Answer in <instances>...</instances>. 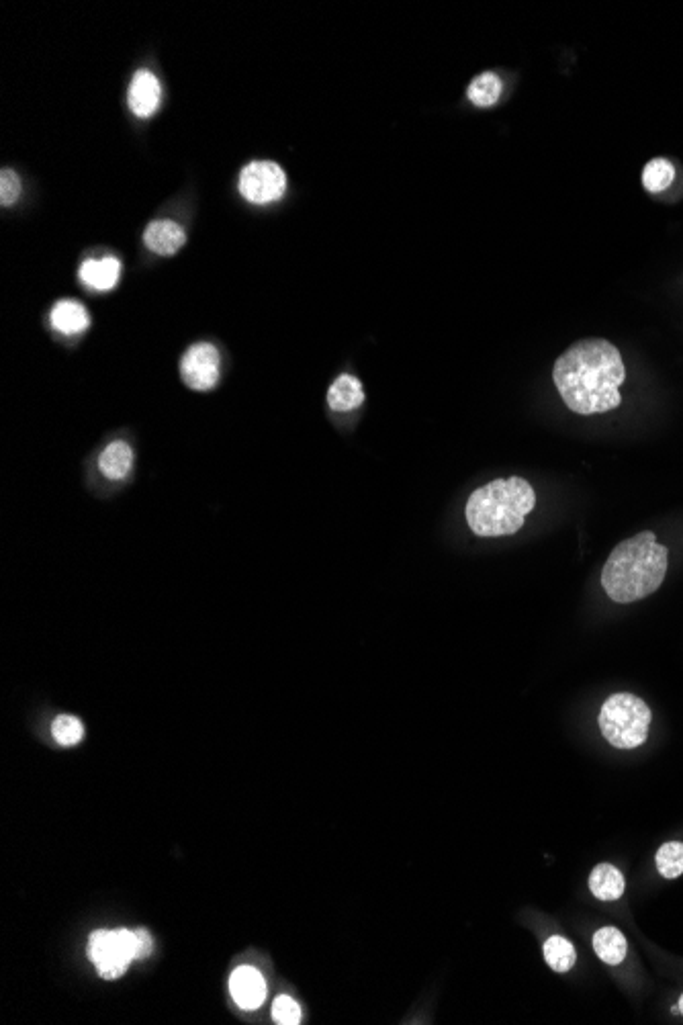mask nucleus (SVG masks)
<instances>
[{"label": "nucleus", "mask_w": 683, "mask_h": 1025, "mask_svg": "<svg viewBox=\"0 0 683 1025\" xmlns=\"http://www.w3.org/2000/svg\"><path fill=\"white\" fill-rule=\"evenodd\" d=\"M230 991H232L234 1001L246 1011L258 1009L266 997L264 978L252 966H242V968L234 970V974L230 978Z\"/></svg>", "instance_id": "obj_9"}, {"label": "nucleus", "mask_w": 683, "mask_h": 1025, "mask_svg": "<svg viewBox=\"0 0 683 1025\" xmlns=\"http://www.w3.org/2000/svg\"><path fill=\"white\" fill-rule=\"evenodd\" d=\"M272 1017L283 1025H297L301 1021V1007L289 995H281L272 1007Z\"/></svg>", "instance_id": "obj_22"}, {"label": "nucleus", "mask_w": 683, "mask_h": 1025, "mask_svg": "<svg viewBox=\"0 0 683 1025\" xmlns=\"http://www.w3.org/2000/svg\"><path fill=\"white\" fill-rule=\"evenodd\" d=\"M80 281L93 291H111L121 277V262L115 256L90 258L80 266Z\"/></svg>", "instance_id": "obj_11"}, {"label": "nucleus", "mask_w": 683, "mask_h": 1025, "mask_svg": "<svg viewBox=\"0 0 683 1025\" xmlns=\"http://www.w3.org/2000/svg\"><path fill=\"white\" fill-rule=\"evenodd\" d=\"M594 950L598 958L610 966H618L626 958V940L616 927H602L594 935Z\"/></svg>", "instance_id": "obj_16"}, {"label": "nucleus", "mask_w": 683, "mask_h": 1025, "mask_svg": "<svg viewBox=\"0 0 683 1025\" xmlns=\"http://www.w3.org/2000/svg\"><path fill=\"white\" fill-rule=\"evenodd\" d=\"M19 195H21L19 176L11 168H3V172H0V203H3V207H9V205L17 203Z\"/></svg>", "instance_id": "obj_23"}, {"label": "nucleus", "mask_w": 683, "mask_h": 1025, "mask_svg": "<svg viewBox=\"0 0 683 1025\" xmlns=\"http://www.w3.org/2000/svg\"><path fill=\"white\" fill-rule=\"evenodd\" d=\"M657 870L663 878H677L683 874V843L681 841H667L663 843L657 856Z\"/></svg>", "instance_id": "obj_20"}, {"label": "nucleus", "mask_w": 683, "mask_h": 1025, "mask_svg": "<svg viewBox=\"0 0 683 1025\" xmlns=\"http://www.w3.org/2000/svg\"><path fill=\"white\" fill-rule=\"evenodd\" d=\"M129 109L135 117L148 119L152 117L162 103V86L160 80L150 70H138L129 84L127 95Z\"/></svg>", "instance_id": "obj_8"}, {"label": "nucleus", "mask_w": 683, "mask_h": 1025, "mask_svg": "<svg viewBox=\"0 0 683 1025\" xmlns=\"http://www.w3.org/2000/svg\"><path fill=\"white\" fill-rule=\"evenodd\" d=\"M651 708L639 696L612 694L600 710V729L606 741L618 749H634L647 741L651 729Z\"/></svg>", "instance_id": "obj_4"}, {"label": "nucleus", "mask_w": 683, "mask_h": 1025, "mask_svg": "<svg viewBox=\"0 0 683 1025\" xmlns=\"http://www.w3.org/2000/svg\"><path fill=\"white\" fill-rule=\"evenodd\" d=\"M679 1011L683 1013V995H681V999H679Z\"/></svg>", "instance_id": "obj_25"}, {"label": "nucleus", "mask_w": 683, "mask_h": 1025, "mask_svg": "<svg viewBox=\"0 0 683 1025\" xmlns=\"http://www.w3.org/2000/svg\"><path fill=\"white\" fill-rule=\"evenodd\" d=\"M589 890L600 901H618L624 895V876L612 864H600L591 870Z\"/></svg>", "instance_id": "obj_12"}, {"label": "nucleus", "mask_w": 683, "mask_h": 1025, "mask_svg": "<svg viewBox=\"0 0 683 1025\" xmlns=\"http://www.w3.org/2000/svg\"><path fill=\"white\" fill-rule=\"evenodd\" d=\"M221 359L219 352L209 342L193 344L180 361V375L191 389L209 391L219 381Z\"/></svg>", "instance_id": "obj_7"}, {"label": "nucleus", "mask_w": 683, "mask_h": 1025, "mask_svg": "<svg viewBox=\"0 0 683 1025\" xmlns=\"http://www.w3.org/2000/svg\"><path fill=\"white\" fill-rule=\"evenodd\" d=\"M624 379L622 354L604 338H583L571 344L553 367V381L563 404L581 416L618 408L622 404L620 385Z\"/></svg>", "instance_id": "obj_1"}, {"label": "nucleus", "mask_w": 683, "mask_h": 1025, "mask_svg": "<svg viewBox=\"0 0 683 1025\" xmlns=\"http://www.w3.org/2000/svg\"><path fill=\"white\" fill-rule=\"evenodd\" d=\"M502 91H504V84H502V78H499L497 74L493 72H483L479 74L467 88V97L473 105L477 107H491L499 101V97H502Z\"/></svg>", "instance_id": "obj_17"}, {"label": "nucleus", "mask_w": 683, "mask_h": 1025, "mask_svg": "<svg viewBox=\"0 0 683 1025\" xmlns=\"http://www.w3.org/2000/svg\"><path fill=\"white\" fill-rule=\"evenodd\" d=\"M675 181V168L667 158H653L643 170V187L649 193H663Z\"/></svg>", "instance_id": "obj_19"}, {"label": "nucleus", "mask_w": 683, "mask_h": 1025, "mask_svg": "<svg viewBox=\"0 0 683 1025\" xmlns=\"http://www.w3.org/2000/svg\"><path fill=\"white\" fill-rule=\"evenodd\" d=\"M138 946H140V960L150 956V952H152V935L146 929H138Z\"/></svg>", "instance_id": "obj_24"}, {"label": "nucleus", "mask_w": 683, "mask_h": 1025, "mask_svg": "<svg viewBox=\"0 0 683 1025\" xmlns=\"http://www.w3.org/2000/svg\"><path fill=\"white\" fill-rule=\"evenodd\" d=\"M542 952H544L546 964H549L555 972H569L577 960L573 944L569 940L561 938V935H553V938L546 940Z\"/></svg>", "instance_id": "obj_18"}, {"label": "nucleus", "mask_w": 683, "mask_h": 1025, "mask_svg": "<svg viewBox=\"0 0 683 1025\" xmlns=\"http://www.w3.org/2000/svg\"><path fill=\"white\" fill-rule=\"evenodd\" d=\"M88 958L107 980L119 978L133 960H140L138 931L101 929L90 935Z\"/></svg>", "instance_id": "obj_5"}, {"label": "nucleus", "mask_w": 683, "mask_h": 1025, "mask_svg": "<svg viewBox=\"0 0 683 1025\" xmlns=\"http://www.w3.org/2000/svg\"><path fill=\"white\" fill-rule=\"evenodd\" d=\"M52 326L62 334H80L90 326V316L78 301L64 299L58 301L50 314Z\"/></svg>", "instance_id": "obj_14"}, {"label": "nucleus", "mask_w": 683, "mask_h": 1025, "mask_svg": "<svg viewBox=\"0 0 683 1025\" xmlns=\"http://www.w3.org/2000/svg\"><path fill=\"white\" fill-rule=\"evenodd\" d=\"M52 735H54V739H56L60 745L70 747V745L80 743V739H82V735H84V727H82V723H80L76 717H72V715H60V717L54 721V725H52Z\"/></svg>", "instance_id": "obj_21"}, {"label": "nucleus", "mask_w": 683, "mask_h": 1025, "mask_svg": "<svg viewBox=\"0 0 683 1025\" xmlns=\"http://www.w3.org/2000/svg\"><path fill=\"white\" fill-rule=\"evenodd\" d=\"M131 465H133V453H131L129 444L123 440L111 442L99 457V469L103 471V475L107 479H113V481L125 479L131 471Z\"/></svg>", "instance_id": "obj_15"}, {"label": "nucleus", "mask_w": 683, "mask_h": 1025, "mask_svg": "<svg viewBox=\"0 0 683 1025\" xmlns=\"http://www.w3.org/2000/svg\"><path fill=\"white\" fill-rule=\"evenodd\" d=\"M144 242L152 252H156L160 256H172L182 246H185L187 234L176 224V221L158 219V221H152V224L146 228Z\"/></svg>", "instance_id": "obj_10"}, {"label": "nucleus", "mask_w": 683, "mask_h": 1025, "mask_svg": "<svg viewBox=\"0 0 683 1025\" xmlns=\"http://www.w3.org/2000/svg\"><path fill=\"white\" fill-rule=\"evenodd\" d=\"M667 565V547L657 543L651 530H645L614 547L602 569V586L618 604L643 600L659 590Z\"/></svg>", "instance_id": "obj_2"}, {"label": "nucleus", "mask_w": 683, "mask_h": 1025, "mask_svg": "<svg viewBox=\"0 0 683 1025\" xmlns=\"http://www.w3.org/2000/svg\"><path fill=\"white\" fill-rule=\"evenodd\" d=\"M287 191V174L277 162L256 160L250 162L240 174V193L250 203H275Z\"/></svg>", "instance_id": "obj_6"}, {"label": "nucleus", "mask_w": 683, "mask_h": 1025, "mask_svg": "<svg viewBox=\"0 0 683 1025\" xmlns=\"http://www.w3.org/2000/svg\"><path fill=\"white\" fill-rule=\"evenodd\" d=\"M536 506L532 485L522 477L493 479L471 494L465 516L477 537H510Z\"/></svg>", "instance_id": "obj_3"}, {"label": "nucleus", "mask_w": 683, "mask_h": 1025, "mask_svg": "<svg viewBox=\"0 0 683 1025\" xmlns=\"http://www.w3.org/2000/svg\"><path fill=\"white\" fill-rule=\"evenodd\" d=\"M364 404V391L362 383L352 375H340L330 391H328V406L334 412H352Z\"/></svg>", "instance_id": "obj_13"}]
</instances>
